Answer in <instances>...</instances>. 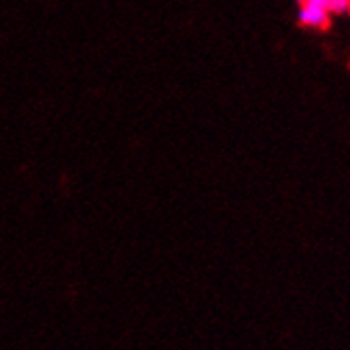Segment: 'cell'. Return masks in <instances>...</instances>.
I'll list each match as a JSON object with an SVG mask.
<instances>
[{
	"mask_svg": "<svg viewBox=\"0 0 350 350\" xmlns=\"http://www.w3.org/2000/svg\"><path fill=\"white\" fill-rule=\"evenodd\" d=\"M297 19L299 24L310 30H325L332 22L327 0H297Z\"/></svg>",
	"mask_w": 350,
	"mask_h": 350,
	"instance_id": "1",
	"label": "cell"
},
{
	"mask_svg": "<svg viewBox=\"0 0 350 350\" xmlns=\"http://www.w3.org/2000/svg\"><path fill=\"white\" fill-rule=\"evenodd\" d=\"M348 15H350V11H348Z\"/></svg>",
	"mask_w": 350,
	"mask_h": 350,
	"instance_id": "3",
	"label": "cell"
},
{
	"mask_svg": "<svg viewBox=\"0 0 350 350\" xmlns=\"http://www.w3.org/2000/svg\"><path fill=\"white\" fill-rule=\"evenodd\" d=\"M327 3L332 15H348L350 11V0H327Z\"/></svg>",
	"mask_w": 350,
	"mask_h": 350,
	"instance_id": "2",
	"label": "cell"
}]
</instances>
